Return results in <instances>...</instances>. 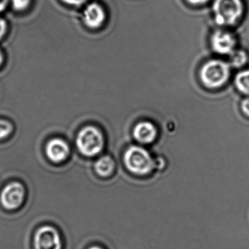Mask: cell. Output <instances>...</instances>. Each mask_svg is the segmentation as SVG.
<instances>
[{
    "mask_svg": "<svg viewBox=\"0 0 249 249\" xmlns=\"http://www.w3.org/2000/svg\"><path fill=\"white\" fill-rule=\"evenodd\" d=\"M230 74L228 64L221 60H211L201 68L199 76L204 86L208 88L215 89L227 82Z\"/></svg>",
    "mask_w": 249,
    "mask_h": 249,
    "instance_id": "1",
    "label": "cell"
},
{
    "mask_svg": "<svg viewBox=\"0 0 249 249\" xmlns=\"http://www.w3.org/2000/svg\"><path fill=\"white\" fill-rule=\"evenodd\" d=\"M213 10L217 24L231 26L243 15V4L242 0H215Z\"/></svg>",
    "mask_w": 249,
    "mask_h": 249,
    "instance_id": "2",
    "label": "cell"
},
{
    "mask_svg": "<svg viewBox=\"0 0 249 249\" xmlns=\"http://www.w3.org/2000/svg\"><path fill=\"white\" fill-rule=\"evenodd\" d=\"M125 164L135 174H147L153 167V161L148 151L141 147H130L124 156Z\"/></svg>",
    "mask_w": 249,
    "mask_h": 249,
    "instance_id": "3",
    "label": "cell"
},
{
    "mask_svg": "<svg viewBox=\"0 0 249 249\" xmlns=\"http://www.w3.org/2000/svg\"><path fill=\"white\" fill-rule=\"evenodd\" d=\"M77 146L81 153L88 157L99 154L103 147L101 132L94 126H87L78 134Z\"/></svg>",
    "mask_w": 249,
    "mask_h": 249,
    "instance_id": "4",
    "label": "cell"
},
{
    "mask_svg": "<svg viewBox=\"0 0 249 249\" xmlns=\"http://www.w3.org/2000/svg\"><path fill=\"white\" fill-rule=\"evenodd\" d=\"M36 249H62V242L57 230L45 226L37 230L35 236Z\"/></svg>",
    "mask_w": 249,
    "mask_h": 249,
    "instance_id": "5",
    "label": "cell"
},
{
    "mask_svg": "<svg viewBox=\"0 0 249 249\" xmlns=\"http://www.w3.org/2000/svg\"><path fill=\"white\" fill-rule=\"evenodd\" d=\"M24 186L19 183H11L5 186L1 194V202L7 209L14 210L18 208L24 200Z\"/></svg>",
    "mask_w": 249,
    "mask_h": 249,
    "instance_id": "6",
    "label": "cell"
},
{
    "mask_svg": "<svg viewBox=\"0 0 249 249\" xmlns=\"http://www.w3.org/2000/svg\"><path fill=\"white\" fill-rule=\"evenodd\" d=\"M235 45V39L227 32H215L211 37L213 49L219 54H231Z\"/></svg>",
    "mask_w": 249,
    "mask_h": 249,
    "instance_id": "7",
    "label": "cell"
},
{
    "mask_svg": "<svg viewBox=\"0 0 249 249\" xmlns=\"http://www.w3.org/2000/svg\"><path fill=\"white\" fill-rule=\"evenodd\" d=\"M69 148L66 142L60 139H53L46 146L48 157L53 162H61L68 157Z\"/></svg>",
    "mask_w": 249,
    "mask_h": 249,
    "instance_id": "8",
    "label": "cell"
},
{
    "mask_svg": "<svg viewBox=\"0 0 249 249\" xmlns=\"http://www.w3.org/2000/svg\"><path fill=\"white\" fill-rule=\"evenodd\" d=\"M157 131L151 122H140L134 129V136L141 143H151L157 138Z\"/></svg>",
    "mask_w": 249,
    "mask_h": 249,
    "instance_id": "9",
    "label": "cell"
},
{
    "mask_svg": "<svg viewBox=\"0 0 249 249\" xmlns=\"http://www.w3.org/2000/svg\"><path fill=\"white\" fill-rule=\"evenodd\" d=\"M84 17L87 26L91 28H97L100 27L104 21V11L98 4H90L86 8Z\"/></svg>",
    "mask_w": 249,
    "mask_h": 249,
    "instance_id": "10",
    "label": "cell"
},
{
    "mask_svg": "<svg viewBox=\"0 0 249 249\" xmlns=\"http://www.w3.org/2000/svg\"><path fill=\"white\" fill-rule=\"evenodd\" d=\"M113 168L114 162L109 157H102L95 164L96 171L102 176H108L113 172Z\"/></svg>",
    "mask_w": 249,
    "mask_h": 249,
    "instance_id": "11",
    "label": "cell"
},
{
    "mask_svg": "<svg viewBox=\"0 0 249 249\" xmlns=\"http://www.w3.org/2000/svg\"><path fill=\"white\" fill-rule=\"evenodd\" d=\"M234 84L240 92L249 95V71L239 72L236 75Z\"/></svg>",
    "mask_w": 249,
    "mask_h": 249,
    "instance_id": "12",
    "label": "cell"
},
{
    "mask_svg": "<svg viewBox=\"0 0 249 249\" xmlns=\"http://www.w3.org/2000/svg\"><path fill=\"white\" fill-rule=\"evenodd\" d=\"M246 61H247V55L243 51H238V52L232 53L231 64L233 67L240 68L246 64Z\"/></svg>",
    "mask_w": 249,
    "mask_h": 249,
    "instance_id": "13",
    "label": "cell"
},
{
    "mask_svg": "<svg viewBox=\"0 0 249 249\" xmlns=\"http://www.w3.org/2000/svg\"><path fill=\"white\" fill-rule=\"evenodd\" d=\"M12 126L7 121L0 120V139L5 138L11 133Z\"/></svg>",
    "mask_w": 249,
    "mask_h": 249,
    "instance_id": "14",
    "label": "cell"
},
{
    "mask_svg": "<svg viewBox=\"0 0 249 249\" xmlns=\"http://www.w3.org/2000/svg\"><path fill=\"white\" fill-rule=\"evenodd\" d=\"M30 0H12L13 6L16 10L21 11L28 7Z\"/></svg>",
    "mask_w": 249,
    "mask_h": 249,
    "instance_id": "15",
    "label": "cell"
},
{
    "mask_svg": "<svg viewBox=\"0 0 249 249\" xmlns=\"http://www.w3.org/2000/svg\"><path fill=\"white\" fill-rule=\"evenodd\" d=\"M241 108L246 116H249V98L245 99L241 103Z\"/></svg>",
    "mask_w": 249,
    "mask_h": 249,
    "instance_id": "16",
    "label": "cell"
},
{
    "mask_svg": "<svg viewBox=\"0 0 249 249\" xmlns=\"http://www.w3.org/2000/svg\"><path fill=\"white\" fill-rule=\"evenodd\" d=\"M65 3L72 5H81L87 2V0H62Z\"/></svg>",
    "mask_w": 249,
    "mask_h": 249,
    "instance_id": "17",
    "label": "cell"
},
{
    "mask_svg": "<svg viewBox=\"0 0 249 249\" xmlns=\"http://www.w3.org/2000/svg\"><path fill=\"white\" fill-rule=\"evenodd\" d=\"M5 30H6V23L3 19L0 18V38L5 34Z\"/></svg>",
    "mask_w": 249,
    "mask_h": 249,
    "instance_id": "18",
    "label": "cell"
},
{
    "mask_svg": "<svg viewBox=\"0 0 249 249\" xmlns=\"http://www.w3.org/2000/svg\"><path fill=\"white\" fill-rule=\"evenodd\" d=\"M187 1L192 5H202V4H205L209 0H187Z\"/></svg>",
    "mask_w": 249,
    "mask_h": 249,
    "instance_id": "19",
    "label": "cell"
},
{
    "mask_svg": "<svg viewBox=\"0 0 249 249\" xmlns=\"http://www.w3.org/2000/svg\"><path fill=\"white\" fill-rule=\"evenodd\" d=\"M8 2V0H0V12L5 10V8H6Z\"/></svg>",
    "mask_w": 249,
    "mask_h": 249,
    "instance_id": "20",
    "label": "cell"
},
{
    "mask_svg": "<svg viewBox=\"0 0 249 249\" xmlns=\"http://www.w3.org/2000/svg\"><path fill=\"white\" fill-rule=\"evenodd\" d=\"M89 249H102L101 248L97 247V246H93V247L90 248Z\"/></svg>",
    "mask_w": 249,
    "mask_h": 249,
    "instance_id": "21",
    "label": "cell"
},
{
    "mask_svg": "<svg viewBox=\"0 0 249 249\" xmlns=\"http://www.w3.org/2000/svg\"><path fill=\"white\" fill-rule=\"evenodd\" d=\"M2 54H1V53H0V65L2 64Z\"/></svg>",
    "mask_w": 249,
    "mask_h": 249,
    "instance_id": "22",
    "label": "cell"
}]
</instances>
